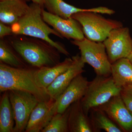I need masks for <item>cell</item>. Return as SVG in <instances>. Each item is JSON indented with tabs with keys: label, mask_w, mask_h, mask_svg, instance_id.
I'll return each instance as SVG.
<instances>
[{
	"label": "cell",
	"mask_w": 132,
	"mask_h": 132,
	"mask_svg": "<svg viewBox=\"0 0 132 132\" xmlns=\"http://www.w3.org/2000/svg\"><path fill=\"white\" fill-rule=\"evenodd\" d=\"M5 38L29 67L40 69L61 62V53L46 41L14 34Z\"/></svg>",
	"instance_id": "cell-1"
},
{
	"label": "cell",
	"mask_w": 132,
	"mask_h": 132,
	"mask_svg": "<svg viewBox=\"0 0 132 132\" xmlns=\"http://www.w3.org/2000/svg\"><path fill=\"white\" fill-rule=\"evenodd\" d=\"M38 69L13 67L0 62V92L20 90L31 93L40 101H48L52 98L37 79Z\"/></svg>",
	"instance_id": "cell-2"
},
{
	"label": "cell",
	"mask_w": 132,
	"mask_h": 132,
	"mask_svg": "<svg viewBox=\"0 0 132 132\" xmlns=\"http://www.w3.org/2000/svg\"><path fill=\"white\" fill-rule=\"evenodd\" d=\"M26 14L20 20L11 26L14 34L27 36L38 38L49 43L61 53L68 56L70 55L64 45L50 38L52 34L63 39L59 33L48 26L42 18V10L36 3H32Z\"/></svg>",
	"instance_id": "cell-3"
},
{
	"label": "cell",
	"mask_w": 132,
	"mask_h": 132,
	"mask_svg": "<svg viewBox=\"0 0 132 132\" xmlns=\"http://www.w3.org/2000/svg\"><path fill=\"white\" fill-rule=\"evenodd\" d=\"M121 88L115 85L112 76L96 75L89 81L86 94L81 100L84 112L88 115L92 109L102 105L113 97L120 95Z\"/></svg>",
	"instance_id": "cell-4"
},
{
	"label": "cell",
	"mask_w": 132,
	"mask_h": 132,
	"mask_svg": "<svg viewBox=\"0 0 132 132\" xmlns=\"http://www.w3.org/2000/svg\"><path fill=\"white\" fill-rule=\"evenodd\" d=\"M95 12H78L71 16L79 22L86 38L97 42H103L112 30L123 27L120 21L106 19Z\"/></svg>",
	"instance_id": "cell-5"
},
{
	"label": "cell",
	"mask_w": 132,
	"mask_h": 132,
	"mask_svg": "<svg viewBox=\"0 0 132 132\" xmlns=\"http://www.w3.org/2000/svg\"><path fill=\"white\" fill-rule=\"evenodd\" d=\"M71 42L79 48L82 60L92 66L97 75H111V64L103 42L93 41L86 37L81 40H71Z\"/></svg>",
	"instance_id": "cell-6"
},
{
	"label": "cell",
	"mask_w": 132,
	"mask_h": 132,
	"mask_svg": "<svg viewBox=\"0 0 132 132\" xmlns=\"http://www.w3.org/2000/svg\"><path fill=\"white\" fill-rule=\"evenodd\" d=\"M9 93L15 121L14 132H25L32 111L40 101L29 92L10 90Z\"/></svg>",
	"instance_id": "cell-7"
},
{
	"label": "cell",
	"mask_w": 132,
	"mask_h": 132,
	"mask_svg": "<svg viewBox=\"0 0 132 132\" xmlns=\"http://www.w3.org/2000/svg\"><path fill=\"white\" fill-rule=\"evenodd\" d=\"M103 42L111 64L119 59L127 58L132 52V39L128 28L113 29Z\"/></svg>",
	"instance_id": "cell-8"
},
{
	"label": "cell",
	"mask_w": 132,
	"mask_h": 132,
	"mask_svg": "<svg viewBox=\"0 0 132 132\" xmlns=\"http://www.w3.org/2000/svg\"><path fill=\"white\" fill-rule=\"evenodd\" d=\"M43 19L63 38L73 40H81L85 38L82 27L79 22L71 17L65 19L42 10Z\"/></svg>",
	"instance_id": "cell-9"
},
{
	"label": "cell",
	"mask_w": 132,
	"mask_h": 132,
	"mask_svg": "<svg viewBox=\"0 0 132 132\" xmlns=\"http://www.w3.org/2000/svg\"><path fill=\"white\" fill-rule=\"evenodd\" d=\"M97 107L105 112L123 132H132V113L126 106L120 95Z\"/></svg>",
	"instance_id": "cell-10"
},
{
	"label": "cell",
	"mask_w": 132,
	"mask_h": 132,
	"mask_svg": "<svg viewBox=\"0 0 132 132\" xmlns=\"http://www.w3.org/2000/svg\"><path fill=\"white\" fill-rule=\"evenodd\" d=\"M89 83L87 78L82 74L76 76L55 100L56 113H63L74 102L81 100L86 94Z\"/></svg>",
	"instance_id": "cell-11"
},
{
	"label": "cell",
	"mask_w": 132,
	"mask_h": 132,
	"mask_svg": "<svg viewBox=\"0 0 132 132\" xmlns=\"http://www.w3.org/2000/svg\"><path fill=\"white\" fill-rule=\"evenodd\" d=\"M72 58L73 62L71 67L46 88L48 93L53 100H56L76 76L85 72V63L79 54H76Z\"/></svg>",
	"instance_id": "cell-12"
},
{
	"label": "cell",
	"mask_w": 132,
	"mask_h": 132,
	"mask_svg": "<svg viewBox=\"0 0 132 132\" xmlns=\"http://www.w3.org/2000/svg\"><path fill=\"white\" fill-rule=\"evenodd\" d=\"M55 100L40 101L31 113L25 132H41L56 113Z\"/></svg>",
	"instance_id": "cell-13"
},
{
	"label": "cell",
	"mask_w": 132,
	"mask_h": 132,
	"mask_svg": "<svg viewBox=\"0 0 132 132\" xmlns=\"http://www.w3.org/2000/svg\"><path fill=\"white\" fill-rule=\"evenodd\" d=\"M44 6L48 12L65 19L70 18L73 15L78 12L85 11L110 15L114 13V11L113 10L104 7L88 9L79 8L69 5L63 0H45Z\"/></svg>",
	"instance_id": "cell-14"
},
{
	"label": "cell",
	"mask_w": 132,
	"mask_h": 132,
	"mask_svg": "<svg viewBox=\"0 0 132 132\" xmlns=\"http://www.w3.org/2000/svg\"><path fill=\"white\" fill-rule=\"evenodd\" d=\"M25 0L0 1V22L11 26L26 14L29 6Z\"/></svg>",
	"instance_id": "cell-15"
},
{
	"label": "cell",
	"mask_w": 132,
	"mask_h": 132,
	"mask_svg": "<svg viewBox=\"0 0 132 132\" xmlns=\"http://www.w3.org/2000/svg\"><path fill=\"white\" fill-rule=\"evenodd\" d=\"M80 100L69 106L68 126L69 132H95L90 117L84 112Z\"/></svg>",
	"instance_id": "cell-16"
},
{
	"label": "cell",
	"mask_w": 132,
	"mask_h": 132,
	"mask_svg": "<svg viewBox=\"0 0 132 132\" xmlns=\"http://www.w3.org/2000/svg\"><path fill=\"white\" fill-rule=\"evenodd\" d=\"M73 62L72 58H66L56 65L38 69L37 78L43 87L46 89L59 76L65 72Z\"/></svg>",
	"instance_id": "cell-17"
},
{
	"label": "cell",
	"mask_w": 132,
	"mask_h": 132,
	"mask_svg": "<svg viewBox=\"0 0 132 132\" xmlns=\"http://www.w3.org/2000/svg\"><path fill=\"white\" fill-rule=\"evenodd\" d=\"M111 75L118 87L132 85V63L127 58L119 59L111 64Z\"/></svg>",
	"instance_id": "cell-18"
},
{
	"label": "cell",
	"mask_w": 132,
	"mask_h": 132,
	"mask_svg": "<svg viewBox=\"0 0 132 132\" xmlns=\"http://www.w3.org/2000/svg\"><path fill=\"white\" fill-rule=\"evenodd\" d=\"M0 62L17 68L29 67L6 38L0 39Z\"/></svg>",
	"instance_id": "cell-19"
},
{
	"label": "cell",
	"mask_w": 132,
	"mask_h": 132,
	"mask_svg": "<svg viewBox=\"0 0 132 132\" xmlns=\"http://www.w3.org/2000/svg\"><path fill=\"white\" fill-rule=\"evenodd\" d=\"M2 93L0 101V132H14L15 121L9 91Z\"/></svg>",
	"instance_id": "cell-20"
},
{
	"label": "cell",
	"mask_w": 132,
	"mask_h": 132,
	"mask_svg": "<svg viewBox=\"0 0 132 132\" xmlns=\"http://www.w3.org/2000/svg\"><path fill=\"white\" fill-rule=\"evenodd\" d=\"M90 112L89 117L95 132H100L101 130L107 132H123L105 112L98 108H92Z\"/></svg>",
	"instance_id": "cell-21"
},
{
	"label": "cell",
	"mask_w": 132,
	"mask_h": 132,
	"mask_svg": "<svg viewBox=\"0 0 132 132\" xmlns=\"http://www.w3.org/2000/svg\"><path fill=\"white\" fill-rule=\"evenodd\" d=\"M69 107L62 113L55 114L41 132H69L68 121Z\"/></svg>",
	"instance_id": "cell-22"
},
{
	"label": "cell",
	"mask_w": 132,
	"mask_h": 132,
	"mask_svg": "<svg viewBox=\"0 0 132 132\" xmlns=\"http://www.w3.org/2000/svg\"><path fill=\"white\" fill-rule=\"evenodd\" d=\"M120 96L126 106L132 113V85L121 87Z\"/></svg>",
	"instance_id": "cell-23"
},
{
	"label": "cell",
	"mask_w": 132,
	"mask_h": 132,
	"mask_svg": "<svg viewBox=\"0 0 132 132\" xmlns=\"http://www.w3.org/2000/svg\"><path fill=\"white\" fill-rule=\"evenodd\" d=\"M13 34L11 26L0 22V39L5 38Z\"/></svg>",
	"instance_id": "cell-24"
},
{
	"label": "cell",
	"mask_w": 132,
	"mask_h": 132,
	"mask_svg": "<svg viewBox=\"0 0 132 132\" xmlns=\"http://www.w3.org/2000/svg\"><path fill=\"white\" fill-rule=\"evenodd\" d=\"M32 2L38 4L40 6L43 8H44V1L45 0H32Z\"/></svg>",
	"instance_id": "cell-25"
},
{
	"label": "cell",
	"mask_w": 132,
	"mask_h": 132,
	"mask_svg": "<svg viewBox=\"0 0 132 132\" xmlns=\"http://www.w3.org/2000/svg\"><path fill=\"white\" fill-rule=\"evenodd\" d=\"M127 58L129 60L130 62L132 64V52L130 54V55Z\"/></svg>",
	"instance_id": "cell-26"
},
{
	"label": "cell",
	"mask_w": 132,
	"mask_h": 132,
	"mask_svg": "<svg viewBox=\"0 0 132 132\" xmlns=\"http://www.w3.org/2000/svg\"><path fill=\"white\" fill-rule=\"evenodd\" d=\"M26 1H32V0H25Z\"/></svg>",
	"instance_id": "cell-27"
},
{
	"label": "cell",
	"mask_w": 132,
	"mask_h": 132,
	"mask_svg": "<svg viewBox=\"0 0 132 132\" xmlns=\"http://www.w3.org/2000/svg\"><path fill=\"white\" fill-rule=\"evenodd\" d=\"M3 1V0H0V1Z\"/></svg>",
	"instance_id": "cell-28"
}]
</instances>
